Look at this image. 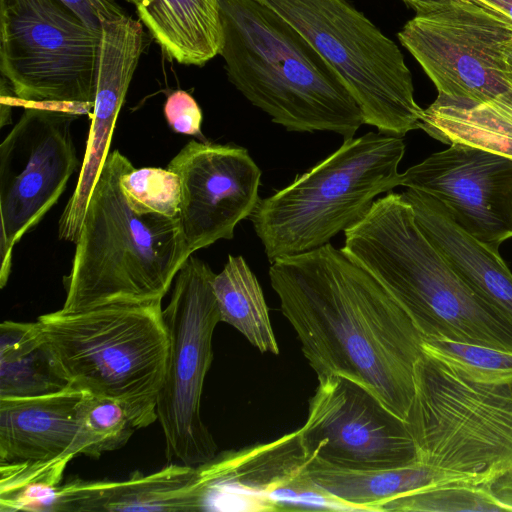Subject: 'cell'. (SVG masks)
<instances>
[{
	"label": "cell",
	"mask_w": 512,
	"mask_h": 512,
	"mask_svg": "<svg viewBox=\"0 0 512 512\" xmlns=\"http://www.w3.org/2000/svg\"><path fill=\"white\" fill-rule=\"evenodd\" d=\"M269 278L317 378L346 377L405 421L423 337L389 291L330 243L277 259Z\"/></svg>",
	"instance_id": "cell-1"
},
{
	"label": "cell",
	"mask_w": 512,
	"mask_h": 512,
	"mask_svg": "<svg viewBox=\"0 0 512 512\" xmlns=\"http://www.w3.org/2000/svg\"><path fill=\"white\" fill-rule=\"evenodd\" d=\"M344 234L342 249L389 291L423 339L512 352V322L454 270L420 229L401 193L376 199Z\"/></svg>",
	"instance_id": "cell-2"
},
{
	"label": "cell",
	"mask_w": 512,
	"mask_h": 512,
	"mask_svg": "<svg viewBox=\"0 0 512 512\" xmlns=\"http://www.w3.org/2000/svg\"><path fill=\"white\" fill-rule=\"evenodd\" d=\"M220 55L230 82L291 132L348 140L364 124L339 75L285 19L259 0H219Z\"/></svg>",
	"instance_id": "cell-3"
},
{
	"label": "cell",
	"mask_w": 512,
	"mask_h": 512,
	"mask_svg": "<svg viewBox=\"0 0 512 512\" xmlns=\"http://www.w3.org/2000/svg\"><path fill=\"white\" fill-rule=\"evenodd\" d=\"M133 168L118 150L108 154L75 241L71 270L63 278L66 298L59 311L162 301L191 255L179 218L139 214L130 207L120 182Z\"/></svg>",
	"instance_id": "cell-4"
},
{
	"label": "cell",
	"mask_w": 512,
	"mask_h": 512,
	"mask_svg": "<svg viewBox=\"0 0 512 512\" xmlns=\"http://www.w3.org/2000/svg\"><path fill=\"white\" fill-rule=\"evenodd\" d=\"M37 321L69 386L121 402L137 429L158 419L170 345L162 301L57 310Z\"/></svg>",
	"instance_id": "cell-5"
},
{
	"label": "cell",
	"mask_w": 512,
	"mask_h": 512,
	"mask_svg": "<svg viewBox=\"0 0 512 512\" xmlns=\"http://www.w3.org/2000/svg\"><path fill=\"white\" fill-rule=\"evenodd\" d=\"M405 420L418 462L442 485H491L512 476V377L488 381L424 353Z\"/></svg>",
	"instance_id": "cell-6"
},
{
	"label": "cell",
	"mask_w": 512,
	"mask_h": 512,
	"mask_svg": "<svg viewBox=\"0 0 512 512\" xmlns=\"http://www.w3.org/2000/svg\"><path fill=\"white\" fill-rule=\"evenodd\" d=\"M404 153L403 137L368 132L260 199L249 219L269 262L324 246L360 221L378 195L401 186Z\"/></svg>",
	"instance_id": "cell-7"
},
{
	"label": "cell",
	"mask_w": 512,
	"mask_h": 512,
	"mask_svg": "<svg viewBox=\"0 0 512 512\" xmlns=\"http://www.w3.org/2000/svg\"><path fill=\"white\" fill-rule=\"evenodd\" d=\"M293 26L344 82L364 124L403 137L423 114L403 54L347 0H259Z\"/></svg>",
	"instance_id": "cell-8"
},
{
	"label": "cell",
	"mask_w": 512,
	"mask_h": 512,
	"mask_svg": "<svg viewBox=\"0 0 512 512\" xmlns=\"http://www.w3.org/2000/svg\"><path fill=\"white\" fill-rule=\"evenodd\" d=\"M100 39L61 0H0V71L23 106L90 116Z\"/></svg>",
	"instance_id": "cell-9"
},
{
	"label": "cell",
	"mask_w": 512,
	"mask_h": 512,
	"mask_svg": "<svg viewBox=\"0 0 512 512\" xmlns=\"http://www.w3.org/2000/svg\"><path fill=\"white\" fill-rule=\"evenodd\" d=\"M214 276L204 261L190 255L175 277L170 302L163 310L170 345L157 418L167 458L189 466L209 462L217 451L200 411L213 358V333L221 322Z\"/></svg>",
	"instance_id": "cell-10"
},
{
	"label": "cell",
	"mask_w": 512,
	"mask_h": 512,
	"mask_svg": "<svg viewBox=\"0 0 512 512\" xmlns=\"http://www.w3.org/2000/svg\"><path fill=\"white\" fill-rule=\"evenodd\" d=\"M397 36L439 96L480 103L512 89V22L473 0L416 14Z\"/></svg>",
	"instance_id": "cell-11"
},
{
	"label": "cell",
	"mask_w": 512,
	"mask_h": 512,
	"mask_svg": "<svg viewBox=\"0 0 512 512\" xmlns=\"http://www.w3.org/2000/svg\"><path fill=\"white\" fill-rule=\"evenodd\" d=\"M0 145V287L18 241L58 201L78 166L71 126L79 116L62 107L29 104Z\"/></svg>",
	"instance_id": "cell-12"
},
{
	"label": "cell",
	"mask_w": 512,
	"mask_h": 512,
	"mask_svg": "<svg viewBox=\"0 0 512 512\" xmlns=\"http://www.w3.org/2000/svg\"><path fill=\"white\" fill-rule=\"evenodd\" d=\"M317 379L306 421L298 429L308 457L354 470L419 463L406 422L375 395L340 375Z\"/></svg>",
	"instance_id": "cell-13"
},
{
	"label": "cell",
	"mask_w": 512,
	"mask_h": 512,
	"mask_svg": "<svg viewBox=\"0 0 512 512\" xmlns=\"http://www.w3.org/2000/svg\"><path fill=\"white\" fill-rule=\"evenodd\" d=\"M401 186L439 201L468 234L499 250L512 238V159L452 143L402 173Z\"/></svg>",
	"instance_id": "cell-14"
},
{
	"label": "cell",
	"mask_w": 512,
	"mask_h": 512,
	"mask_svg": "<svg viewBox=\"0 0 512 512\" xmlns=\"http://www.w3.org/2000/svg\"><path fill=\"white\" fill-rule=\"evenodd\" d=\"M167 168L180 179L179 221L191 255L232 239L260 200L262 172L243 147L192 140Z\"/></svg>",
	"instance_id": "cell-15"
},
{
	"label": "cell",
	"mask_w": 512,
	"mask_h": 512,
	"mask_svg": "<svg viewBox=\"0 0 512 512\" xmlns=\"http://www.w3.org/2000/svg\"><path fill=\"white\" fill-rule=\"evenodd\" d=\"M310 460L299 430L216 455L203 464L210 488L208 504L245 511H354L313 481Z\"/></svg>",
	"instance_id": "cell-16"
},
{
	"label": "cell",
	"mask_w": 512,
	"mask_h": 512,
	"mask_svg": "<svg viewBox=\"0 0 512 512\" xmlns=\"http://www.w3.org/2000/svg\"><path fill=\"white\" fill-rule=\"evenodd\" d=\"M82 394L68 386L43 396L0 399V495L60 484L75 457Z\"/></svg>",
	"instance_id": "cell-17"
},
{
	"label": "cell",
	"mask_w": 512,
	"mask_h": 512,
	"mask_svg": "<svg viewBox=\"0 0 512 512\" xmlns=\"http://www.w3.org/2000/svg\"><path fill=\"white\" fill-rule=\"evenodd\" d=\"M144 50L143 24L125 15L101 29L91 126L80 174L59 220L60 239L75 243L86 208L108 156L113 131Z\"/></svg>",
	"instance_id": "cell-18"
},
{
	"label": "cell",
	"mask_w": 512,
	"mask_h": 512,
	"mask_svg": "<svg viewBox=\"0 0 512 512\" xmlns=\"http://www.w3.org/2000/svg\"><path fill=\"white\" fill-rule=\"evenodd\" d=\"M209 490L202 465L171 464L126 480L59 484L47 511H199L207 508Z\"/></svg>",
	"instance_id": "cell-19"
},
{
	"label": "cell",
	"mask_w": 512,
	"mask_h": 512,
	"mask_svg": "<svg viewBox=\"0 0 512 512\" xmlns=\"http://www.w3.org/2000/svg\"><path fill=\"white\" fill-rule=\"evenodd\" d=\"M426 237L468 285L512 322V272L499 250L464 231L444 206L414 189L401 193Z\"/></svg>",
	"instance_id": "cell-20"
},
{
	"label": "cell",
	"mask_w": 512,
	"mask_h": 512,
	"mask_svg": "<svg viewBox=\"0 0 512 512\" xmlns=\"http://www.w3.org/2000/svg\"><path fill=\"white\" fill-rule=\"evenodd\" d=\"M163 52L180 64L201 66L220 53L219 0H126Z\"/></svg>",
	"instance_id": "cell-21"
},
{
	"label": "cell",
	"mask_w": 512,
	"mask_h": 512,
	"mask_svg": "<svg viewBox=\"0 0 512 512\" xmlns=\"http://www.w3.org/2000/svg\"><path fill=\"white\" fill-rule=\"evenodd\" d=\"M419 129L444 144L474 146L512 159V89L480 103L437 96Z\"/></svg>",
	"instance_id": "cell-22"
},
{
	"label": "cell",
	"mask_w": 512,
	"mask_h": 512,
	"mask_svg": "<svg viewBox=\"0 0 512 512\" xmlns=\"http://www.w3.org/2000/svg\"><path fill=\"white\" fill-rule=\"evenodd\" d=\"M68 386L38 321L1 323L0 399L43 396Z\"/></svg>",
	"instance_id": "cell-23"
},
{
	"label": "cell",
	"mask_w": 512,
	"mask_h": 512,
	"mask_svg": "<svg viewBox=\"0 0 512 512\" xmlns=\"http://www.w3.org/2000/svg\"><path fill=\"white\" fill-rule=\"evenodd\" d=\"M308 471L316 484L354 511H378L379 506L390 499L442 485L437 473L420 463L387 469L354 470L311 459Z\"/></svg>",
	"instance_id": "cell-24"
},
{
	"label": "cell",
	"mask_w": 512,
	"mask_h": 512,
	"mask_svg": "<svg viewBox=\"0 0 512 512\" xmlns=\"http://www.w3.org/2000/svg\"><path fill=\"white\" fill-rule=\"evenodd\" d=\"M212 286L221 322L236 328L260 352L278 354L262 288L246 260L228 255Z\"/></svg>",
	"instance_id": "cell-25"
},
{
	"label": "cell",
	"mask_w": 512,
	"mask_h": 512,
	"mask_svg": "<svg viewBox=\"0 0 512 512\" xmlns=\"http://www.w3.org/2000/svg\"><path fill=\"white\" fill-rule=\"evenodd\" d=\"M78 433L73 450L98 458L123 447L137 428L124 405L109 397L83 393L76 406Z\"/></svg>",
	"instance_id": "cell-26"
},
{
	"label": "cell",
	"mask_w": 512,
	"mask_h": 512,
	"mask_svg": "<svg viewBox=\"0 0 512 512\" xmlns=\"http://www.w3.org/2000/svg\"><path fill=\"white\" fill-rule=\"evenodd\" d=\"M378 511H505L490 485H441L409 492L382 503Z\"/></svg>",
	"instance_id": "cell-27"
},
{
	"label": "cell",
	"mask_w": 512,
	"mask_h": 512,
	"mask_svg": "<svg viewBox=\"0 0 512 512\" xmlns=\"http://www.w3.org/2000/svg\"><path fill=\"white\" fill-rule=\"evenodd\" d=\"M120 184L137 213L179 218L181 183L175 172L168 168H133L122 176Z\"/></svg>",
	"instance_id": "cell-28"
},
{
	"label": "cell",
	"mask_w": 512,
	"mask_h": 512,
	"mask_svg": "<svg viewBox=\"0 0 512 512\" xmlns=\"http://www.w3.org/2000/svg\"><path fill=\"white\" fill-rule=\"evenodd\" d=\"M422 350L468 376L495 381L512 377V352L448 339H423Z\"/></svg>",
	"instance_id": "cell-29"
},
{
	"label": "cell",
	"mask_w": 512,
	"mask_h": 512,
	"mask_svg": "<svg viewBox=\"0 0 512 512\" xmlns=\"http://www.w3.org/2000/svg\"><path fill=\"white\" fill-rule=\"evenodd\" d=\"M164 115L173 131L202 137V111L196 100L186 91L176 90L168 95Z\"/></svg>",
	"instance_id": "cell-30"
},
{
	"label": "cell",
	"mask_w": 512,
	"mask_h": 512,
	"mask_svg": "<svg viewBox=\"0 0 512 512\" xmlns=\"http://www.w3.org/2000/svg\"><path fill=\"white\" fill-rule=\"evenodd\" d=\"M69 6L89 27L101 32L106 22L115 21L125 12L115 0H61Z\"/></svg>",
	"instance_id": "cell-31"
},
{
	"label": "cell",
	"mask_w": 512,
	"mask_h": 512,
	"mask_svg": "<svg viewBox=\"0 0 512 512\" xmlns=\"http://www.w3.org/2000/svg\"><path fill=\"white\" fill-rule=\"evenodd\" d=\"M490 489L505 511L512 512V476L496 480L490 485Z\"/></svg>",
	"instance_id": "cell-32"
},
{
	"label": "cell",
	"mask_w": 512,
	"mask_h": 512,
	"mask_svg": "<svg viewBox=\"0 0 512 512\" xmlns=\"http://www.w3.org/2000/svg\"><path fill=\"white\" fill-rule=\"evenodd\" d=\"M412 8L416 14H425L443 9L459 0H402Z\"/></svg>",
	"instance_id": "cell-33"
},
{
	"label": "cell",
	"mask_w": 512,
	"mask_h": 512,
	"mask_svg": "<svg viewBox=\"0 0 512 512\" xmlns=\"http://www.w3.org/2000/svg\"><path fill=\"white\" fill-rule=\"evenodd\" d=\"M498 12L512 22V0H473Z\"/></svg>",
	"instance_id": "cell-34"
}]
</instances>
